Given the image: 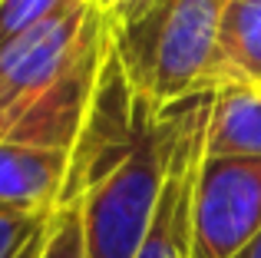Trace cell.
I'll list each match as a JSON object with an SVG mask.
<instances>
[{"instance_id": "3957f363", "label": "cell", "mask_w": 261, "mask_h": 258, "mask_svg": "<svg viewBox=\"0 0 261 258\" xmlns=\"http://www.w3.org/2000/svg\"><path fill=\"white\" fill-rule=\"evenodd\" d=\"M228 0H149L113 27V50L133 93L155 113L205 93V73Z\"/></svg>"}, {"instance_id": "277c9868", "label": "cell", "mask_w": 261, "mask_h": 258, "mask_svg": "<svg viewBox=\"0 0 261 258\" xmlns=\"http://www.w3.org/2000/svg\"><path fill=\"white\" fill-rule=\"evenodd\" d=\"M261 232V159L205 156L192 192V258H231Z\"/></svg>"}, {"instance_id": "7c38bea8", "label": "cell", "mask_w": 261, "mask_h": 258, "mask_svg": "<svg viewBox=\"0 0 261 258\" xmlns=\"http://www.w3.org/2000/svg\"><path fill=\"white\" fill-rule=\"evenodd\" d=\"M93 4L99 7V13L109 20V27H119V23H126V20L139 17L149 7V0H93Z\"/></svg>"}, {"instance_id": "8992f818", "label": "cell", "mask_w": 261, "mask_h": 258, "mask_svg": "<svg viewBox=\"0 0 261 258\" xmlns=\"http://www.w3.org/2000/svg\"><path fill=\"white\" fill-rule=\"evenodd\" d=\"M73 152L0 139V209L53 215L66 199Z\"/></svg>"}, {"instance_id": "5b68a950", "label": "cell", "mask_w": 261, "mask_h": 258, "mask_svg": "<svg viewBox=\"0 0 261 258\" xmlns=\"http://www.w3.org/2000/svg\"><path fill=\"white\" fill-rule=\"evenodd\" d=\"M212 93L178 103V139L166 186L155 205L152 225L136 258H192V192L205 159V126H208Z\"/></svg>"}, {"instance_id": "6da1fadb", "label": "cell", "mask_w": 261, "mask_h": 258, "mask_svg": "<svg viewBox=\"0 0 261 258\" xmlns=\"http://www.w3.org/2000/svg\"><path fill=\"white\" fill-rule=\"evenodd\" d=\"M113 27L93 0L0 46V139L73 152L102 80Z\"/></svg>"}, {"instance_id": "5bb4252c", "label": "cell", "mask_w": 261, "mask_h": 258, "mask_svg": "<svg viewBox=\"0 0 261 258\" xmlns=\"http://www.w3.org/2000/svg\"><path fill=\"white\" fill-rule=\"evenodd\" d=\"M46 222H50V219H46ZM43 235H46V225H43V232H40L37 239H33V242H30V245H27L17 258H40V252H43Z\"/></svg>"}, {"instance_id": "8fae6325", "label": "cell", "mask_w": 261, "mask_h": 258, "mask_svg": "<svg viewBox=\"0 0 261 258\" xmlns=\"http://www.w3.org/2000/svg\"><path fill=\"white\" fill-rule=\"evenodd\" d=\"M50 215H20V212H4L0 209V258H17L43 232Z\"/></svg>"}, {"instance_id": "7a4b0ae2", "label": "cell", "mask_w": 261, "mask_h": 258, "mask_svg": "<svg viewBox=\"0 0 261 258\" xmlns=\"http://www.w3.org/2000/svg\"><path fill=\"white\" fill-rule=\"evenodd\" d=\"M178 139V103L146 110L122 142L80 162L70 172L66 202H80L86 258H136Z\"/></svg>"}, {"instance_id": "30bf717a", "label": "cell", "mask_w": 261, "mask_h": 258, "mask_svg": "<svg viewBox=\"0 0 261 258\" xmlns=\"http://www.w3.org/2000/svg\"><path fill=\"white\" fill-rule=\"evenodd\" d=\"M73 0H0V46L57 17Z\"/></svg>"}, {"instance_id": "ba28073f", "label": "cell", "mask_w": 261, "mask_h": 258, "mask_svg": "<svg viewBox=\"0 0 261 258\" xmlns=\"http://www.w3.org/2000/svg\"><path fill=\"white\" fill-rule=\"evenodd\" d=\"M205 156L261 159V86H228L212 93Z\"/></svg>"}, {"instance_id": "9c48e42d", "label": "cell", "mask_w": 261, "mask_h": 258, "mask_svg": "<svg viewBox=\"0 0 261 258\" xmlns=\"http://www.w3.org/2000/svg\"><path fill=\"white\" fill-rule=\"evenodd\" d=\"M40 258H86L80 202H66V205H60L57 212L50 215Z\"/></svg>"}, {"instance_id": "52a82bcc", "label": "cell", "mask_w": 261, "mask_h": 258, "mask_svg": "<svg viewBox=\"0 0 261 258\" xmlns=\"http://www.w3.org/2000/svg\"><path fill=\"white\" fill-rule=\"evenodd\" d=\"M261 86V0H228L218 20L205 93Z\"/></svg>"}, {"instance_id": "4fadbf2b", "label": "cell", "mask_w": 261, "mask_h": 258, "mask_svg": "<svg viewBox=\"0 0 261 258\" xmlns=\"http://www.w3.org/2000/svg\"><path fill=\"white\" fill-rule=\"evenodd\" d=\"M231 258H261V232H258L255 239L248 242V245H242V248H238V252L231 255Z\"/></svg>"}]
</instances>
